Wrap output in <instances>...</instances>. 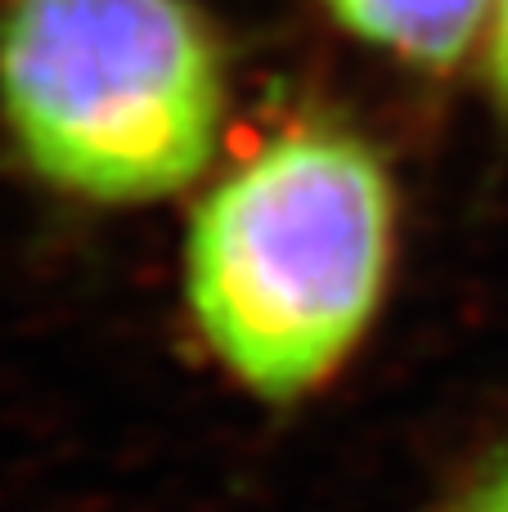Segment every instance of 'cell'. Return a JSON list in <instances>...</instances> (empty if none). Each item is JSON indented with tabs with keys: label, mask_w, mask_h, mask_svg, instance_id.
<instances>
[{
	"label": "cell",
	"mask_w": 508,
	"mask_h": 512,
	"mask_svg": "<svg viewBox=\"0 0 508 512\" xmlns=\"http://www.w3.org/2000/svg\"><path fill=\"white\" fill-rule=\"evenodd\" d=\"M491 81L500 90L508 108V0H495V23H491Z\"/></svg>",
	"instance_id": "5"
},
{
	"label": "cell",
	"mask_w": 508,
	"mask_h": 512,
	"mask_svg": "<svg viewBox=\"0 0 508 512\" xmlns=\"http://www.w3.org/2000/svg\"><path fill=\"white\" fill-rule=\"evenodd\" d=\"M396 203L369 144L297 126L198 203L185 297L207 351L248 396L297 405L356 355L387 292Z\"/></svg>",
	"instance_id": "1"
},
{
	"label": "cell",
	"mask_w": 508,
	"mask_h": 512,
	"mask_svg": "<svg viewBox=\"0 0 508 512\" xmlns=\"http://www.w3.org/2000/svg\"><path fill=\"white\" fill-rule=\"evenodd\" d=\"M221 104V54L189 0H9L0 14V113L54 189L176 194L203 176Z\"/></svg>",
	"instance_id": "2"
},
{
	"label": "cell",
	"mask_w": 508,
	"mask_h": 512,
	"mask_svg": "<svg viewBox=\"0 0 508 512\" xmlns=\"http://www.w3.org/2000/svg\"><path fill=\"white\" fill-rule=\"evenodd\" d=\"M446 512H508V450H500Z\"/></svg>",
	"instance_id": "4"
},
{
	"label": "cell",
	"mask_w": 508,
	"mask_h": 512,
	"mask_svg": "<svg viewBox=\"0 0 508 512\" xmlns=\"http://www.w3.org/2000/svg\"><path fill=\"white\" fill-rule=\"evenodd\" d=\"M351 36L419 68H455L495 0H320Z\"/></svg>",
	"instance_id": "3"
}]
</instances>
